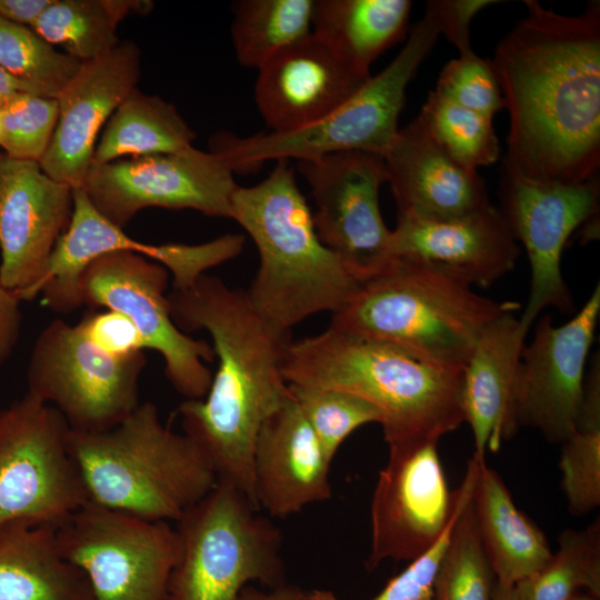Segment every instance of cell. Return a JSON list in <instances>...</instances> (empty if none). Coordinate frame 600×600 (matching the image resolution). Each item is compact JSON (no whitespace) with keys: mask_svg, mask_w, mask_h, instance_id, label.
I'll list each match as a JSON object with an SVG mask.
<instances>
[{"mask_svg":"<svg viewBox=\"0 0 600 600\" xmlns=\"http://www.w3.org/2000/svg\"><path fill=\"white\" fill-rule=\"evenodd\" d=\"M524 6L492 60L510 118L503 171L586 182L600 168V2L572 16Z\"/></svg>","mask_w":600,"mask_h":600,"instance_id":"cell-1","label":"cell"},{"mask_svg":"<svg viewBox=\"0 0 600 600\" xmlns=\"http://www.w3.org/2000/svg\"><path fill=\"white\" fill-rule=\"evenodd\" d=\"M167 297L176 326L186 333L206 330L219 360L206 397L179 406L182 432L204 452L218 479L237 486L257 506L253 449L264 421L289 398L283 367L291 332L268 323L247 291L218 277L202 274Z\"/></svg>","mask_w":600,"mask_h":600,"instance_id":"cell-2","label":"cell"},{"mask_svg":"<svg viewBox=\"0 0 600 600\" xmlns=\"http://www.w3.org/2000/svg\"><path fill=\"white\" fill-rule=\"evenodd\" d=\"M283 376L288 383L346 391L374 406L388 447L438 442L464 422L462 372L329 327L291 342Z\"/></svg>","mask_w":600,"mask_h":600,"instance_id":"cell-3","label":"cell"},{"mask_svg":"<svg viewBox=\"0 0 600 600\" xmlns=\"http://www.w3.org/2000/svg\"><path fill=\"white\" fill-rule=\"evenodd\" d=\"M252 187L237 186L231 217L251 237L260 264L247 294L257 312L291 332L314 313L343 307L361 283L319 239L288 159Z\"/></svg>","mask_w":600,"mask_h":600,"instance_id":"cell-4","label":"cell"},{"mask_svg":"<svg viewBox=\"0 0 600 600\" xmlns=\"http://www.w3.org/2000/svg\"><path fill=\"white\" fill-rule=\"evenodd\" d=\"M518 309L516 302L477 293L442 267L396 258L331 313L329 328L462 372L483 329L502 313Z\"/></svg>","mask_w":600,"mask_h":600,"instance_id":"cell-5","label":"cell"},{"mask_svg":"<svg viewBox=\"0 0 600 600\" xmlns=\"http://www.w3.org/2000/svg\"><path fill=\"white\" fill-rule=\"evenodd\" d=\"M67 447L88 501L144 520L176 523L218 482L199 446L149 401L110 429H69Z\"/></svg>","mask_w":600,"mask_h":600,"instance_id":"cell-6","label":"cell"},{"mask_svg":"<svg viewBox=\"0 0 600 600\" xmlns=\"http://www.w3.org/2000/svg\"><path fill=\"white\" fill-rule=\"evenodd\" d=\"M174 524L168 600H240L249 584L287 582L282 531L233 483L218 479Z\"/></svg>","mask_w":600,"mask_h":600,"instance_id":"cell-7","label":"cell"},{"mask_svg":"<svg viewBox=\"0 0 600 600\" xmlns=\"http://www.w3.org/2000/svg\"><path fill=\"white\" fill-rule=\"evenodd\" d=\"M426 7L396 58L348 100L319 121L286 133L240 138L219 132L210 151L232 171L256 168L263 161L312 160L338 152H368L383 157L398 132L406 89L440 36L437 20Z\"/></svg>","mask_w":600,"mask_h":600,"instance_id":"cell-8","label":"cell"},{"mask_svg":"<svg viewBox=\"0 0 600 600\" xmlns=\"http://www.w3.org/2000/svg\"><path fill=\"white\" fill-rule=\"evenodd\" d=\"M69 429L57 409L28 392L0 411V530L57 528L88 501Z\"/></svg>","mask_w":600,"mask_h":600,"instance_id":"cell-9","label":"cell"},{"mask_svg":"<svg viewBox=\"0 0 600 600\" xmlns=\"http://www.w3.org/2000/svg\"><path fill=\"white\" fill-rule=\"evenodd\" d=\"M63 557L86 577L92 600H168L180 556L176 527L87 501L56 528Z\"/></svg>","mask_w":600,"mask_h":600,"instance_id":"cell-10","label":"cell"},{"mask_svg":"<svg viewBox=\"0 0 600 600\" xmlns=\"http://www.w3.org/2000/svg\"><path fill=\"white\" fill-rule=\"evenodd\" d=\"M146 364L143 351L112 356L91 342L78 323L54 319L33 344L27 392L57 409L70 429L103 431L139 406Z\"/></svg>","mask_w":600,"mask_h":600,"instance_id":"cell-11","label":"cell"},{"mask_svg":"<svg viewBox=\"0 0 600 600\" xmlns=\"http://www.w3.org/2000/svg\"><path fill=\"white\" fill-rule=\"evenodd\" d=\"M168 270L132 251L110 252L93 260L82 272V306L104 308L128 317L146 349L160 353L164 374L184 400L203 399L212 381L206 362L214 359L212 346L181 331L172 320Z\"/></svg>","mask_w":600,"mask_h":600,"instance_id":"cell-12","label":"cell"},{"mask_svg":"<svg viewBox=\"0 0 600 600\" xmlns=\"http://www.w3.org/2000/svg\"><path fill=\"white\" fill-rule=\"evenodd\" d=\"M81 188L98 212L123 229L138 212L152 207L230 219L237 184L232 169L218 154L192 146L92 164Z\"/></svg>","mask_w":600,"mask_h":600,"instance_id":"cell-13","label":"cell"},{"mask_svg":"<svg viewBox=\"0 0 600 600\" xmlns=\"http://www.w3.org/2000/svg\"><path fill=\"white\" fill-rule=\"evenodd\" d=\"M316 204L313 222L321 242L362 284L396 260L392 230L382 218L379 190L387 182L383 158L338 152L298 161Z\"/></svg>","mask_w":600,"mask_h":600,"instance_id":"cell-14","label":"cell"},{"mask_svg":"<svg viewBox=\"0 0 600 600\" xmlns=\"http://www.w3.org/2000/svg\"><path fill=\"white\" fill-rule=\"evenodd\" d=\"M499 196V209L530 264V293L521 322L530 329L547 308L573 313L561 257L570 236L599 211V176L581 183H560L503 171Z\"/></svg>","mask_w":600,"mask_h":600,"instance_id":"cell-15","label":"cell"},{"mask_svg":"<svg viewBox=\"0 0 600 600\" xmlns=\"http://www.w3.org/2000/svg\"><path fill=\"white\" fill-rule=\"evenodd\" d=\"M242 244L241 237L234 234L196 246L136 241L98 212L82 188H76L69 226L54 247L39 294L43 304L58 313L79 309L83 270L116 251H132L166 267L173 276V289H184L207 269L239 253Z\"/></svg>","mask_w":600,"mask_h":600,"instance_id":"cell-16","label":"cell"},{"mask_svg":"<svg viewBox=\"0 0 600 600\" xmlns=\"http://www.w3.org/2000/svg\"><path fill=\"white\" fill-rule=\"evenodd\" d=\"M453 510L438 442L390 446L371 501L369 571L384 560L412 561L444 531Z\"/></svg>","mask_w":600,"mask_h":600,"instance_id":"cell-17","label":"cell"},{"mask_svg":"<svg viewBox=\"0 0 600 600\" xmlns=\"http://www.w3.org/2000/svg\"><path fill=\"white\" fill-rule=\"evenodd\" d=\"M599 314L598 283L568 322L556 326L549 314L539 317L533 338L521 352L519 427L537 429L549 442L560 444L573 433Z\"/></svg>","mask_w":600,"mask_h":600,"instance_id":"cell-18","label":"cell"},{"mask_svg":"<svg viewBox=\"0 0 600 600\" xmlns=\"http://www.w3.org/2000/svg\"><path fill=\"white\" fill-rule=\"evenodd\" d=\"M72 210L70 186L46 174L39 162L0 152V282L21 301L39 296Z\"/></svg>","mask_w":600,"mask_h":600,"instance_id":"cell-19","label":"cell"},{"mask_svg":"<svg viewBox=\"0 0 600 600\" xmlns=\"http://www.w3.org/2000/svg\"><path fill=\"white\" fill-rule=\"evenodd\" d=\"M140 49L121 41L111 51L87 62L56 98L58 122L44 156L42 171L72 189L81 188L91 168L96 140L122 101L137 89Z\"/></svg>","mask_w":600,"mask_h":600,"instance_id":"cell-20","label":"cell"},{"mask_svg":"<svg viewBox=\"0 0 600 600\" xmlns=\"http://www.w3.org/2000/svg\"><path fill=\"white\" fill-rule=\"evenodd\" d=\"M257 108L271 132L308 127L338 108L371 77L312 32L258 69Z\"/></svg>","mask_w":600,"mask_h":600,"instance_id":"cell-21","label":"cell"},{"mask_svg":"<svg viewBox=\"0 0 600 600\" xmlns=\"http://www.w3.org/2000/svg\"><path fill=\"white\" fill-rule=\"evenodd\" d=\"M382 158L398 216L449 220L490 204L482 177L456 162L419 116L398 130Z\"/></svg>","mask_w":600,"mask_h":600,"instance_id":"cell-22","label":"cell"},{"mask_svg":"<svg viewBox=\"0 0 600 600\" xmlns=\"http://www.w3.org/2000/svg\"><path fill=\"white\" fill-rule=\"evenodd\" d=\"M392 249L396 258L442 267L472 287L483 288L513 270L520 254L503 214L491 203L449 220L398 216Z\"/></svg>","mask_w":600,"mask_h":600,"instance_id":"cell-23","label":"cell"},{"mask_svg":"<svg viewBox=\"0 0 600 600\" xmlns=\"http://www.w3.org/2000/svg\"><path fill=\"white\" fill-rule=\"evenodd\" d=\"M289 387V386H288ZM331 461L289 393L262 424L253 449V491L258 508L287 518L329 500Z\"/></svg>","mask_w":600,"mask_h":600,"instance_id":"cell-24","label":"cell"},{"mask_svg":"<svg viewBox=\"0 0 600 600\" xmlns=\"http://www.w3.org/2000/svg\"><path fill=\"white\" fill-rule=\"evenodd\" d=\"M528 331L514 311L502 313L483 329L463 368L461 404L478 458L498 452L518 432V379Z\"/></svg>","mask_w":600,"mask_h":600,"instance_id":"cell-25","label":"cell"},{"mask_svg":"<svg viewBox=\"0 0 600 600\" xmlns=\"http://www.w3.org/2000/svg\"><path fill=\"white\" fill-rule=\"evenodd\" d=\"M476 457V456H474ZM472 509L497 582L513 587L552 557L544 533L514 504L499 473L478 458Z\"/></svg>","mask_w":600,"mask_h":600,"instance_id":"cell-26","label":"cell"},{"mask_svg":"<svg viewBox=\"0 0 600 600\" xmlns=\"http://www.w3.org/2000/svg\"><path fill=\"white\" fill-rule=\"evenodd\" d=\"M0 600H92L83 573L61 553L56 528L0 530Z\"/></svg>","mask_w":600,"mask_h":600,"instance_id":"cell-27","label":"cell"},{"mask_svg":"<svg viewBox=\"0 0 600 600\" xmlns=\"http://www.w3.org/2000/svg\"><path fill=\"white\" fill-rule=\"evenodd\" d=\"M411 7L409 0H318L312 33L370 74L371 63L404 37Z\"/></svg>","mask_w":600,"mask_h":600,"instance_id":"cell-28","label":"cell"},{"mask_svg":"<svg viewBox=\"0 0 600 600\" xmlns=\"http://www.w3.org/2000/svg\"><path fill=\"white\" fill-rule=\"evenodd\" d=\"M194 131L176 106L134 89L116 109L96 144L92 164L192 147ZM91 164V166H92Z\"/></svg>","mask_w":600,"mask_h":600,"instance_id":"cell-29","label":"cell"},{"mask_svg":"<svg viewBox=\"0 0 600 600\" xmlns=\"http://www.w3.org/2000/svg\"><path fill=\"white\" fill-rule=\"evenodd\" d=\"M148 0H52L31 29L50 44H60L67 54L87 62L121 41L119 23L129 14H148Z\"/></svg>","mask_w":600,"mask_h":600,"instance_id":"cell-30","label":"cell"},{"mask_svg":"<svg viewBox=\"0 0 600 600\" xmlns=\"http://www.w3.org/2000/svg\"><path fill=\"white\" fill-rule=\"evenodd\" d=\"M313 0H239L231 38L238 61L259 69L312 32Z\"/></svg>","mask_w":600,"mask_h":600,"instance_id":"cell-31","label":"cell"},{"mask_svg":"<svg viewBox=\"0 0 600 600\" xmlns=\"http://www.w3.org/2000/svg\"><path fill=\"white\" fill-rule=\"evenodd\" d=\"M559 467L569 512L581 517L600 506V362L586 373L573 433L561 444Z\"/></svg>","mask_w":600,"mask_h":600,"instance_id":"cell-32","label":"cell"},{"mask_svg":"<svg viewBox=\"0 0 600 600\" xmlns=\"http://www.w3.org/2000/svg\"><path fill=\"white\" fill-rule=\"evenodd\" d=\"M579 592L600 597V520L566 529L558 549L536 573L512 587L513 600H570Z\"/></svg>","mask_w":600,"mask_h":600,"instance_id":"cell-33","label":"cell"},{"mask_svg":"<svg viewBox=\"0 0 600 600\" xmlns=\"http://www.w3.org/2000/svg\"><path fill=\"white\" fill-rule=\"evenodd\" d=\"M472 490L454 521L433 582L431 600L493 599L497 579L478 533Z\"/></svg>","mask_w":600,"mask_h":600,"instance_id":"cell-34","label":"cell"},{"mask_svg":"<svg viewBox=\"0 0 600 600\" xmlns=\"http://www.w3.org/2000/svg\"><path fill=\"white\" fill-rule=\"evenodd\" d=\"M419 117L438 144L462 167L478 171L498 160L500 146L492 119L436 90L429 92Z\"/></svg>","mask_w":600,"mask_h":600,"instance_id":"cell-35","label":"cell"},{"mask_svg":"<svg viewBox=\"0 0 600 600\" xmlns=\"http://www.w3.org/2000/svg\"><path fill=\"white\" fill-rule=\"evenodd\" d=\"M81 63L56 50L30 27L0 17V68L41 96L57 98Z\"/></svg>","mask_w":600,"mask_h":600,"instance_id":"cell-36","label":"cell"},{"mask_svg":"<svg viewBox=\"0 0 600 600\" xmlns=\"http://www.w3.org/2000/svg\"><path fill=\"white\" fill-rule=\"evenodd\" d=\"M288 386L291 398L331 462L342 442L354 430L371 422L381 424L380 411L354 394L292 383Z\"/></svg>","mask_w":600,"mask_h":600,"instance_id":"cell-37","label":"cell"},{"mask_svg":"<svg viewBox=\"0 0 600 600\" xmlns=\"http://www.w3.org/2000/svg\"><path fill=\"white\" fill-rule=\"evenodd\" d=\"M56 98L17 92L0 99V147L16 160L39 162L58 122Z\"/></svg>","mask_w":600,"mask_h":600,"instance_id":"cell-38","label":"cell"},{"mask_svg":"<svg viewBox=\"0 0 600 600\" xmlns=\"http://www.w3.org/2000/svg\"><path fill=\"white\" fill-rule=\"evenodd\" d=\"M477 469L478 460L472 457L467 463L461 484L452 492V514L438 540L426 552L410 561L402 572L390 579L383 589L370 600H431L433 582L440 562L449 543L454 521L473 488ZM311 594L316 600H341L329 590L313 589Z\"/></svg>","mask_w":600,"mask_h":600,"instance_id":"cell-39","label":"cell"},{"mask_svg":"<svg viewBox=\"0 0 600 600\" xmlns=\"http://www.w3.org/2000/svg\"><path fill=\"white\" fill-rule=\"evenodd\" d=\"M434 90L489 119L504 108L492 60L480 58L473 50L442 68Z\"/></svg>","mask_w":600,"mask_h":600,"instance_id":"cell-40","label":"cell"},{"mask_svg":"<svg viewBox=\"0 0 600 600\" xmlns=\"http://www.w3.org/2000/svg\"><path fill=\"white\" fill-rule=\"evenodd\" d=\"M78 326L91 342L112 356L124 357L146 349L132 321L120 312H90Z\"/></svg>","mask_w":600,"mask_h":600,"instance_id":"cell-41","label":"cell"},{"mask_svg":"<svg viewBox=\"0 0 600 600\" xmlns=\"http://www.w3.org/2000/svg\"><path fill=\"white\" fill-rule=\"evenodd\" d=\"M497 3L491 0H430L428 7L436 17L440 34L454 44L459 54L472 51L470 24L483 8Z\"/></svg>","mask_w":600,"mask_h":600,"instance_id":"cell-42","label":"cell"},{"mask_svg":"<svg viewBox=\"0 0 600 600\" xmlns=\"http://www.w3.org/2000/svg\"><path fill=\"white\" fill-rule=\"evenodd\" d=\"M20 302L21 300L0 282V368L13 353L20 337Z\"/></svg>","mask_w":600,"mask_h":600,"instance_id":"cell-43","label":"cell"},{"mask_svg":"<svg viewBox=\"0 0 600 600\" xmlns=\"http://www.w3.org/2000/svg\"><path fill=\"white\" fill-rule=\"evenodd\" d=\"M52 0H0V17L32 27Z\"/></svg>","mask_w":600,"mask_h":600,"instance_id":"cell-44","label":"cell"},{"mask_svg":"<svg viewBox=\"0 0 600 600\" xmlns=\"http://www.w3.org/2000/svg\"><path fill=\"white\" fill-rule=\"evenodd\" d=\"M240 600H316L311 591L287 582L272 587L263 588L254 584L247 586L240 596Z\"/></svg>","mask_w":600,"mask_h":600,"instance_id":"cell-45","label":"cell"},{"mask_svg":"<svg viewBox=\"0 0 600 600\" xmlns=\"http://www.w3.org/2000/svg\"><path fill=\"white\" fill-rule=\"evenodd\" d=\"M17 92H30L34 94H40L33 87L12 77L2 68H0V99Z\"/></svg>","mask_w":600,"mask_h":600,"instance_id":"cell-46","label":"cell"},{"mask_svg":"<svg viewBox=\"0 0 600 600\" xmlns=\"http://www.w3.org/2000/svg\"><path fill=\"white\" fill-rule=\"evenodd\" d=\"M492 600H513L512 587L497 582Z\"/></svg>","mask_w":600,"mask_h":600,"instance_id":"cell-47","label":"cell"},{"mask_svg":"<svg viewBox=\"0 0 600 600\" xmlns=\"http://www.w3.org/2000/svg\"><path fill=\"white\" fill-rule=\"evenodd\" d=\"M570 600H600V597H596L588 592H579L573 596Z\"/></svg>","mask_w":600,"mask_h":600,"instance_id":"cell-48","label":"cell"}]
</instances>
